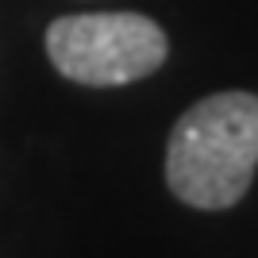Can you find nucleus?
Wrapping results in <instances>:
<instances>
[{
    "instance_id": "f257e3e1",
    "label": "nucleus",
    "mask_w": 258,
    "mask_h": 258,
    "mask_svg": "<svg viewBox=\"0 0 258 258\" xmlns=\"http://www.w3.org/2000/svg\"><path fill=\"white\" fill-rule=\"evenodd\" d=\"M258 170V97L212 93L170 131L166 185L189 208L224 212L247 197Z\"/></svg>"
},
{
    "instance_id": "f03ea898",
    "label": "nucleus",
    "mask_w": 258,
    "mask_h": 258,
    "mask_svg": "<svg viewBox=\"0 0 258 258\" xmlns=\"http://www.w3.org/2000/svg\"><path fill=\"white\" fill-rule=\"evenodd\" d=\"M170 39L151 16L139 12H89L62 16L46 27V58L77 85H131L162 70Z\"/></svg>"
}]
</instances>
